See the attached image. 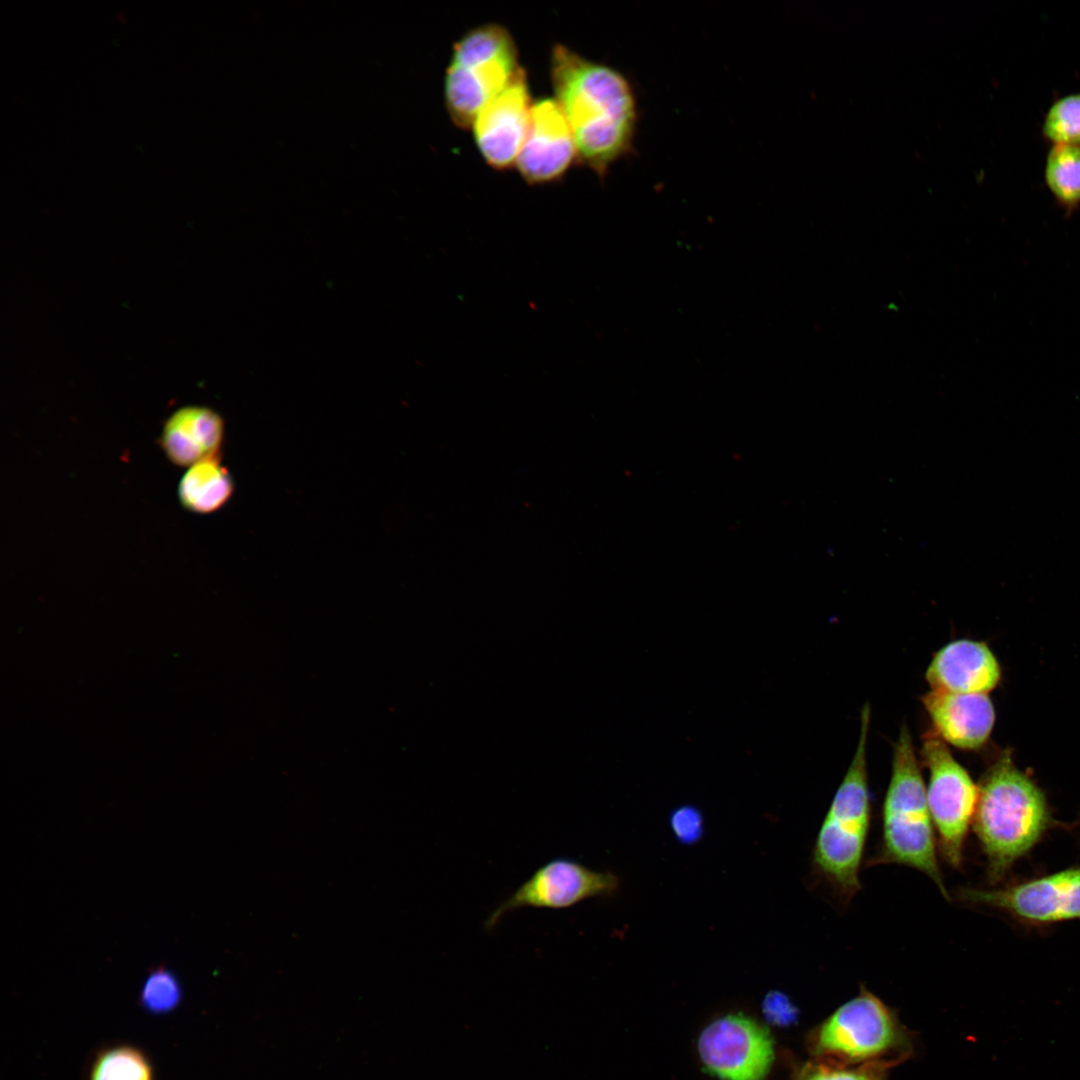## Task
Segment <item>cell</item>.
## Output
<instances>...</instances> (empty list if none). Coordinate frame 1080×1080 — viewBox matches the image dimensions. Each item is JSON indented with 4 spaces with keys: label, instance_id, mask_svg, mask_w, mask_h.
Masks as SVG:
<instances>
[{
    "label": "cell",
    "instance_id": "4fadbf2b",
    "mask_svg": "<svg viewBox=\"0 0 1080 1080\" xmlns=\"http://www.w3.org/2000/svg\"><path fill=\"white\" fill-rule=\"evenodd\" d=\"M930 690L958 694H987L1000 679L999 664L989 647L958 639L937 650L926 669Z\"/></svg>",
    "mask_w": 1080,
    "mask_h": 1080
},
{
    "label": "cell",
    "instance_id": "7c38bea8",
    "mask_svg": "<svg viewBox=\"0 0 1080 1080\" xmlns=\"http://www.w3.org/2000/svg\"><path fill=\"white\" fill-rule=\"evenodd\" d=\"M577 160L567 118L555 98L533 102L529 128L515 167L529 185L559 180Z\"/></svg>",
    "mask_w": 1080,
    "mask_h": 1080
},
{
    "label": "cell",
    "instance_id": "ba28073f",
    "mask_svg": "<svg viewBox=\"0 0 1080 1080\" xmlns=\"http://www.w3.org/2000/svg\"><path fill=\"white\" fill-rule=\"evenodd\" d=\"M619 888L611 872L592 870L569 859L555 858L525 880L488 916L485 928L491 930L508 912L519 908L566 909L584 900L613 896Z\"/></svg>",
    "mask_w": 1080,
    "mask_h": 1080
},
{
    "label": "cell",
    "instance_id": "52a82bcc",
    "mask_svg": "<svg viewBox=\"0 0 1080 1080\" xmlns=\"http://www.w3.org/2000/svg\"><path fill=\"white\" fill-rule=\"evenodd\" d=\"M921 756L928 771L926 795L938 850L948 865L960 868L975 815L978 786L933 730L922 737Z\"/></svg>",
    "mask_w": 1080,
    "mask_h": 1080
},
{
    "label": "cell",
    "instance_id": "7402d4cb",
    "mask_svg": "<svg viewBox=\"0 0 1080 1080\" xmlns=\"http://www.w3.org/2000/svg\"><path fill=\"white\" fill-rule=\"evenodd\" d=\"M672 832L683 844H693L703 835L704 819L701 812L693 806H681L670 816Z\"/></svg>",
    "mask_w": 1080,
    "mask_h": 1080
},
{
    "label": "cell",
    "instance_id": "3957f363",
    "mask_svg": "<svg viewBox=\"0 0 1080 1080\" xmlns=\"http://www.w3.org/2000/svg\"><path fill=\"white\" fill-rule=\"evenodd\" d=\"M881 817L880 847L871 862L914 868L929 877L943 897L950 900L939 866L926 783L906 726L901 727L894 746Z\"/></svg>",
    "mask_w": 1080,
    "mask_h": 1080
},
{
    "label": "cell",
    "instance_id": "8fae6325",
    "mask_svg": "<svg viewBox=\"0 0 1080 1080\" xmlns=\"http://www.w3.org/2000/svg\"><path fill=\"white\" fill-rule=\"evenodd\" d=\"M532 104L527 75L520 67L510 82L478 112L471 130L489 167L504 171L515 166L529 128Z\"/></svg>",
    "mask_w": 1080,
    "mask_h": 1080
},
{
    "label": "cell",
    "instance_id": "44dd1931",
    "mask_svg": "<svg viewBox=\"0 0 1080 1080\" xmlns=\"http://www.w3.org/2000/svg\"><path fill=\"white\" fill-rule=\"evenodd\" d=\"M889 1069L881 1064L840 1066L811 1059L791 1080H887Z\"/></svg>",
    "mask_w": 1080,
    "mask_h": 1080
},
{
    "label": "cell",
    "instance_id": "2e32d148",
    "mask_svg": "<svg viewBox=\"0 0 1080 1080\" xmlns=\"http://www.w3.org/2000/svg\"><path fill=\"white\" fill-rule=\"evenodd\" d=\"M234 482L218 456L202 460L186 471L178 485L183 507L198 514L221 509L232 497Z\"/></svg>",
    "mask_w": 1080,
    "mask_h": 1080
},
{
    "label": "cell",
    "instance_id": "30bf717a",
    "mask_svg": "<svg viewBox=\"0 0 1080 1080\" xmlns=\"http://www.w3.org/2000/svg\"><path fill=\"white\" fill-rule=\"evenodd\" d=\"M698 1051L705 1066L723 1080H763L774 1058L769 1031L743 1015H727L701 1033Z\"/></svg>",
    "mask_w": 1080,
    "mask_h": 1080
},
{
    "label": "cell",
    "instance_id": "ac0fdd59",
    "mask_svg": "<svg viewBox=\"0 0 1080 1080\" xmlns=\"http://www.w3.org/2000/svg\"><path fill=\"white\" fill-rule=\"evenodd\" d=\"M1045 179L1062 206L1075 208L1080 203V146L1054 144L1046 160Z\"/></svg>",
    "mask_w": 1080,
    "mask_h": 1080
},
{
    "label": "cell",
    "instance_id": "277c9868",
    "mask_svg": "<svg viewBox=\"0 0 1080 1080\" xmlns=\"http://www.w3.org/2000/svg\"><path fill=\"white\" fill-rule=\"evenodd\" d=\"M868 703L861 712L857 748L819 828L813 849L816 871L846 900L860 889V868L869 833L867 775Z\"/></svg>",
    "mask_w": 1080,
    "mask_h": 1080
},
{
    "label": "cell",
    "instance_id": "6da1fadb",
    "mask_svg": "<svg viewBox=\"0 0 1080 1080\" xmlns=\"http://www.w3.org/2000/svg\"><path fill=\"white\" fill-rule=\"evenodd\" d=\"M550 75L554 98L569 123L577 161L604 178L632 151L637 104L628 79L563 44L553 46Z\"/></svg>",
    "mask_w": 1080,
    "mask_h": 1080
},
{
    "label": "cell",
    "instance_id": "5b68a950",
    "mask_svg": "<svg viewBox=\"0 0 1080 1080\" xmlns=\"http://www.w3.org/2000/svg\"><path fill=\"white\" fill-rule=\"evenodd\" d=\"M812 1059L840 1066L892 1068L912 1056L913 1034L896 1012L861 986L859 993L815 1026L806 1039Z\"/></svg>",
    "mask_w": 1080,
    "mask_h": 1080
},
{
    "label": "cell",
    "instance_id": "d6986e66",
    "mask_svg": "<svg viewBox=\"0 0 1080 1080\" xmlns=\"http://www.w3.org/2000/svg\"><path fill=\"white\" fill-rule=\"evenodd\" d=\"M183 999L178 977L169 969H153L144 980L139 993V1005L149 1015L164 1016L174 1012Z\"/></svg>",
    "mask_w": 1080,
    "mask_h": 1080
},
{
    "label": "cell",
    "instance_id": "9c48e42d",
    "mask_svg": "<svg viewBox=\"0 0 1080 1080\" xmlns=\"http://www.w3.org/2000/svg\"><path fill=\"white\" fill-rule=\"evenodd\" d=\"M959 897L967 902L1008 912L1033 924H1050L1080 918V868L1065 869L1001 889L965 888Z\"/></svg>",
    "mask_w": 1080,
    "mask_h": 1080
},
{
    "label": "cell",
    "instance_id": "5bb4252c",
    "mask_svg": "<svg viewBox=\"0 0 1080 1080\" xmlns=\"http://www.w3.org/2000/svg\"><path fill=\"white\" fill-rule=\"evenodd\" d=\"M933 731L948 745L977 749L992 731L995 711L987 694L929 690L921 697Z\"/></svg>",
    "mask_w": 1080,
    "mask_h": 1080
},
{
    "label": "cell",
    "instance_id": "e0dca14e",
    "mask_svg": "<svg viewBox=\"0 0 1080 1080\" xmlns=\"http://www.w3.org/2000/svg\"><path fill=\"white\" fill-rule=\"evenodd\" d=\"M88 1080H155V1073L142 1049L118 1044L98 1051L90 1065Z\"/></svg>",
    "mask_w": 1080,
    "mask_h": 1080
},
{
    "label": "cell",
    "instance_id": "ffe728a7",
    "mask_svg": "<svg viewBox=\"0 0 1080 1080\" xmlns=\"http://www.w3.org/2000/svg\"><path fill=\"white\" fill-rule=\"evenodd\" d=\"M1043 133L1053 144L1080 146V93L1052 104L1044 119Z\"/></svg>",
    "mask_w": 1080,
    "mask_h": 1080
},
{
    "label": "cell",
    "instance_id": "8992f818",
    "mask_svg": "<svg viewBox=\"0 0 1080 1080\" xmlns=\"http://www.w3.org/2000/svg\"><path fill=\"white\" fill-rule=\"evenodd\" d=\"M521 66L511 33L502 25L482 24L467 31L452 48L443 94L447 113L460 129H471L483 106Z\"/></svg>",
    "mask_w": 1080,
    "mask_h": 1080
},
{
    "label": "cell",
    "instance_id": "9a60e30c",
    "mask_svg": "<svg viewBox=\"0 0 1080 1080\" xmlns=\"http://www.w3.org/2000/svg\"><path fill=\"white\" fill-rule=\"evenodd\" d=\"M224 440L223 418L203 406H184L165 421L160 445L174 465L190 467L219 455Z\"/></svg>",
    "mask_w": 1080,
    "mask_h": 1080
},
{
    "label": "cell",
    "instance_id": "603a6c76",
    "mask_svg": "<svg viewBox=\"0 0 1080 1080\" xmlns=\"http://www.w3.org/2000/svg\"><path fill=\"white\" fill-rule=\"evenodd\" d=\"M762 1007L767 1020L775 1025H789L797 1017L796 1007L785 994L778 991L769 992Z\"/></svg>",
    "mask_w": 1080,
    "mask_h": 1080
},
{
    "label": "cell",
    "instance_id": "7a4b0ae2",
    "mask_svg": "<svg viewBox=\"0 0 1080 1080\" xmlns=\"http://www.w3.org/2000/svg\"><path fill=\"white\" fill-rule=\"evenodd\" d=\"M978 789L973 826L995 883L1040 840L1051 816L1043 793L1007 755L987 771Z\"/></svg>",
    "mask_w": 1080,
    "mask_h": 1080
}]
</instances>
